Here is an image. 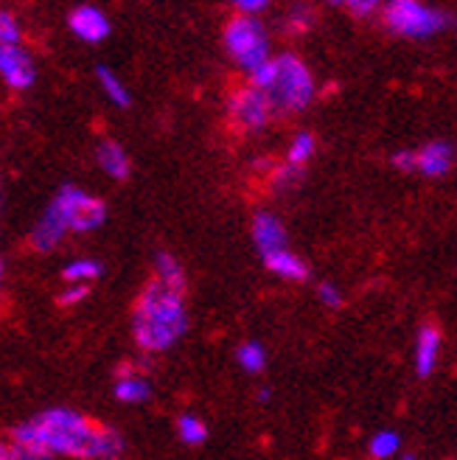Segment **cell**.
Segmentation results:
<instances>
[{"label":"cell","instance_id":"6da1fadb","mask_svg":"<svg viewBox=\"0 0 457 460\" xmlns=\"http://www.w3.org/2000/svg\"><path fill=\"white\" fill-rule=\"evenodd\" d=\"M12 444L40 449L51 457L76 460H116L124 457V438L119 429L90 421L71 407H51L22 421L12 432Z\"/></svg>","mask_w":457,"mask_h":460},{"label":"cell","instance_id":"7a4b0ae2","mask_svg":"<svg viewBox=\"0 0 457 460\" xmlns=\"http://www.w3.org/2000/svg\"><path fill=\"white\" fill-rule=\"evenodd\" d=\"M186 292L171 289L160 281H149L135 301L132 312V337L146 354L166 351L189 332V309Z\"/></svg>","mask_w":457,"mask_h":460},{"label":"cell","instance_id":"3957f363","mask_svg":"<svg viewBox=\"0 0 457 460\" xmlns=\"http://www.w3.org/2000/svg\"><path fill=\"white\" fill-rule=\"evenodd\" d=\"M272 82L264 90L272 112H301L312 104L314 99V76L309 65L294 57V54H281L272 57Z\"/></svg>","mask_w":457,"mask_h":460},{"label":"cell","instance_id":"277c9868","mask_svg":"<svg viewBox=\"0 0 457 460\" xmlns=\"http://www.w3.org/2000/svg\"><path fill=\"white\" fill-rule=\"evenodd\" d=\"M382 22L387 31H393L399 37L426 40L454 26V17L441 9H429L418 4V0H393V4H387L382 9Z\"/></svg>","mask_w":457,"mask_h":460},{"label":"cell","instance_id":"5b68a950","mask_svg":"<svg viewBox=\"0 0 457 460\" xmlns=\"http://www.w3.org/2000/svg\"><path fill=\"white\" fill-rule=\"evenodd\" d=\"M45 211H48L67 234H90V230L101 227L107 219V205L99 197L82 191L79 186H62Z\"/></svg>","mask_w":457,"mask_h":460},{"label":"cell","instance_id":"8992f818","mask_svg":"<svg viewBox=\"0 0 457 460\" xmlns=\"http://www.w3.org/2000/svg\"><path fill=\"white\" fill-rule=\"evenodd\" d=\"M224 49L233 57V62L239 67H244L247 74H253L256 67H261L264 62H269V40L264 26L256 17L247 14H236L227 20L224 26Z\"/></svg>","mask_w":457,"mask_h":460},{"label":"cell","instance_id":"52a82bcc","mask_svg":"<svg viewBox=\"0 0 457 460\" xmlns=\"http://www.w3.org/2000/svg\"><path fill=\"white\" fill-rule=\"evenodd\" d=\"M272 115L269 99L253 84H242L236 87L231 99H227V121L239 135H256L267 127Z\"/></svg>","mask_w":457,"mask_h":460},{"label":"cell","instance_id":"ba28073f","mask_svg":"<svg viewBox=\"0 0 457 460\" xmlns=\"http://www.w3.org/2000/svg\"><path fill=\"white\" fill-rule=\"evenodd\" d=\"M0 79L12 90H29L37 82L34 59L22 45H6V49H0Z\"/></svg>","mask_w":457,"mask_h":460},{"label":"cell","instance_id":"9c48e42d","mask_svg":"<svg viewBox=\"0 0 457 460\" xmlns=\"http://www.w3.org/2000/svg\"><path fill=\"white\" fill-rule=\"evenodd\" d=\"M67 29L82 42L96 45L110 37V17L99 6H76L67 14Z\"/></svg>","mask_w":457,"mask_h":460},{"label":"cell","instance_id":"30bf717a","mask_svg":"<svg viewBox=\"0 0 457 460\" xmlns=\"http://www.w3.org/2000/svg\"><path fill=\"white\" fill-rule=\"evenodd\" d=\"M253 242L261 250V256L286 250V234H284V225L278 222V217H272L269 211H259L253 217Z\"/></svg>","mask_w":457,"mask_h":460},{"label":"cell","instance_id":"8fae6325","mask_svg":"<svg viewBox=\"0 0 457 460\" xmlns=\"http://www.w3.org/2000/svg\"><path fill=\"white\" fill-rule=\"evenodd\" d=\"M416 157H418V169L416 172H421L426 177H444V174L452 172L454 149L446 141H429L421 149H416Z\"/></svg>","mask_w":457,"mask_h":460},{"label":"cell","instance_id":"7c38bea8","mask_svg":"<svg viewBox=\"0 0 457 460\" xmlns=\"http://www.w3.org/2000/svg\"><path fill=\"white\" fill-rule=\"evenodd\" d=\"M438 354H441V332L426 323L416 334V374L421 379H426L432 371H435Z\"/></svg>","mask_w":457,"mask_h":460},{"label":"cell","instance_id":"4fadbf2b","mask_svg":"<svg viewBox=\"0 0 457 460\" xmlns=\"http://www.w3.org/2000/svg\"><path fill=\"white\" fill-rule=\"evenodd\" d=\"M96 160H99L101 172L112 180H127L132 172L127 149L119 141H112V137H104V141L96 146Z\"/></svg>","mask_w":457,"mask_h":460},{"label":"cell","instance_id":"5bb4252c","mask_svg":"<svg viewBox=\"0 0 457 460\" xmlns=\"http://www.w3.org/2000/svg\"><path fill=\"white\" fill-rule=\"evenodd\" d=\"M264 267L269 272H276L278 279H286V281H306L309 279V267L301 261V256H294L289 247L264 256Z\"/></svg>","mask_w":457,"mask_h":460},{"label":"cell","instance_id":"9a60e30c","mask_svg":"<svg viewBox=\"0 0 457 460\" xmlns=\"http://www.w3.org/2000/svg\"><path fill=\"white\" fill-rule=\"evenodd\" d=\"M112 394H116L119 402L124 404H144L152 399V385L146 376L135 374V371H121L116 387H112Z\"/></svg>","mask_w":457,"mask_h":460},{"label":"cell","instance_id":"2e32d148","mask_svg":"<svg viewBox=\"0 0 457 460\" xmlns=\"http://www.w3.org/2000/svg\"><path fill=\"white\" fill-rule=\"evenodd\" d=\"M154 281L186 292V272H182L180 261L171 256V252H157L154 256Z\"/></svg>","mask_w":457,"mask_h":460},{"label":"cell","instance_id":"e0dca14e","mask_svg":"<svg viewBox=\"0 0 457 460\" xmlns=\"http://www.w3.org/2000/svg\"><path fill=\"white\" fill-rule=\"evenodd\" d=\"M101 261L96 259H74L62 267V281L65 284H93L99 275H101Z\"/></svg>","mask_w":457,"mask_h":460},{"label":"cell","instance_id":"ac0fdd59","mask_svg":"<svg viewBox=\"0 0 457 460\" xmlns=\"http://www.w3.org/2000/svg\"><path fill=\"white\" fill-rule=\"evenodd\" d=\"M96 76H99V84L104 90V96L116 104V107H129L132 104V96H129V90L127 84L116 76V71H110L107 65H99L96 67Z\"/></svg>","mask_w":457,"mask_h":460},{"label":"cell","instance_id":"d6986e66","mask_svg":"<svg viewBox=\"0 0 457 460\" xmlns=\"http://www.w3.org/2000/svg\"><path fill=\"white\" fill-rule=\"evenodd\" d=\"M177 435H180L182 444L199 447V444H205V438H208V427H205L202 419L191 416V412H182V416L177 419Z\"/></svg>","mask_w":457,"mask_h":460},{"label":"cell","instance_id":"ffe728a7","mask_svg":"<svg viewBox=\"0 0 457 460\" xmlns=\"http://www.w3.org/2000/svg\"><path fill=\"white\" fill-rule=\"evenodd\" d=\"M236 362L244 367L247 374H259L264 371V365H267V351H264V345L256 342V340H247L239 345V351H236Z\"/></svg>","mask_w":457,"mask_h":460},{"label":"cell","instance_id":"44dd1931","mask_svg":"<svg viewBox=\"0 0 457 460\" xmlns=\"http://www.w3.org/2000/svg\"><path fill=\"white\" fill-rule=\"evenodd\" d=\"M314 22H317V14H314L312 6H292V9L284 14V31L298 37V34L312 31Z\"/></svg>","mask_w":457,"mask_h":460},{"label":"cell","instance_id":"7402d4cb","mask_svg":"<svg viewBox=\"0 0 457 460\" xmlns=\"http://www.w3.org/2000/svg\"><path fill=\"white\" fill-rule=\"evenodd\" d=\"M399 447H401V438H399V432H393V429H382V432H376L374 438H371V455L376 457V460H387V457H396V452H399Z\"/></svg>","mask_w":457,"mask_h":460},{"label":"cell","instance_id":"603a6c76","mask_svg":"<svg viewBox=\"0 0 457 460\" xmlns=\"http://www.w3.org/2000/svg\"><path fill=\"white\" fill-rule=\"evenodd\" d=\"M314 155V135L312 132H301V135H294V141L286 152V164L292 166H306V160Z\"/></svg>","mask_w":457,"mask_h":460},{"label":"cell","instance_id":"cb8c5ba5","mask_svg":"<svg viewBox=\"0 0 457 460\" xmlns=\"http://www.w3.org/2000/svg\"><path fill=\"white\" fill-rule=\"evenodd\" d=\"M303 177V169L301 166H292V164H284V166H272V174H269V186L276 191H284V189H292L298 186Z\"/></svg>","mask_w":457,"mask_h":460},{"label":"cell","instance_id":"d4e9b609","mask_svg":"<svg viewBox=\"0 0 457 460\" xmlns=\"http://www.w3.org/2000/svg\"><path fill=\"white\" fill-rule=\"evenodd\" d=\"M6 45H20V22L14 14L0 9V49H6Z\"/></svg>","mask_w":457,"mask_h":460},{"label":"cell","instance_id":"484cf974","mask_svg":"<svg viewBox=\"0 0 457 460\" xmlns=\"http://www.w3.org/2000/svg\"><path fill=\"white\" fill-rule=\"evenodd\" d=\"M87 295H90L87 284H65V289L59 292V304L62 306H76V304L84 301Z\"/></svg>","mask_w":457,"mask_h":460},{"label":"cell","instance_id":"4316f807","mask_svg":"<svg viewBox=\"0 0 457 460\" xmlns=\"http://www.w3.org/2000/svg\"><path fill=\"white\" fill-rule=\"evenodd\" d=\"M317 297H320V301H323V306H329V309H339V306H342V292H339L334 284H329V281L317 284Z\"/></svg>","mask_w":457,"mask_h":460},{"label":"cell","instance_id":"83f0119b","mask_svg":"<svg viewBox=\"0 0 457 460\" xmlns=\"http://www.w3.org/2000/svg\"><path fill=\"white\" fill-rule=\"evenodd\" d=\"M391 164H393L399 172H416V169H418V157H416L413 149H399V152H393Z\"/></svg>","mask_w":457,"mask_h":460},{"label":"cell","instance_id":"f1b7e54d","mask_svg":"<svg viewBox=\"0 0 457 460\" xmlns=\"http://www.w3.org/2000/svg\"><path fill=\"white\" fill-rule=\"evenodd\" d=\"M9 447H12L9 460H54L51 455H45L40 449H31V447H22V444H9Z\"/></svg>","mask_w":457,"mask_h":460},{"label":"cell","instance_id":"f546056e","mask_svg":"<svg viewBox=\"0 0 457 460\" xmlns=\"http://www.w3.org/2000/svg\"><path fill=\"white\" fill-rule=\"evenodd\" d=\"M236 9H239V14L256 17L259 12L267 9V0H236Z\"/></svg>","mask_w":457,"mask_h":460},{"label":"cell","instance_id":"4dcf8cb0","mask_svg":"<svg viewBox=\"0 0 457 460\" xmlns=\"http://www.w3.org/2000/svg\"><path fill=\"white\" fill-rule=\"evenodd\" d=\"M346 9H348L351 14H356V17H371L374 9H376V4H374V0H368V4H362V0H348Z\"/></svg>","mask_w":457,"mask_h":460},{"label":"cell","instance_id":"1f68e13d","mask_svg":"<svg viewBox=\"0 0 457 460\" xmlns=\"http://www.w3.org/2000/svg\"><path fill=\"white\" fill-rule=\"evenodd\" d=\"M9 455H12V447L6 441H0V460H9Z\"/></svg>","mask_w":457,"mask_h":460},{"label":"cell","instance_id":"d6a6232c","mask_svg":"<svg viewBox=\"0 0 457 460\" xmlns=\"http://www.w3.org/2000/svg\"><path fill=\"white\" fill-rule=\"evenodd\" d=\"M259 402H261V404L269 402V387H261V390H259Z\"/></svg>","mask_w":457,"mask_h":460},{"label":"cell","instance_id":"836d02e7","mask_svg":"<svg viewBox=\"0 0 457 460\" xmlns=\"http://www.w3.org/2000/svg\"><path fill=\"white\" fill-rule=\"evenodd\" d=\"M0 208H4V180H0Z\"/></svg>","mask_w":457,"mask_h":460},{"label":"cell","instance_id":"e575fe53","mask_svg":"<svg viewBox=\"0 0 457 460\" xmlns=\"http://www.w3.org/2000/svg\"><path fill=\"white\" fill-rule=\"evenodd\" d=\"M0 287H4V259H0Z\"/></svg>","mask_w":457,"mask_h":460},{"label":"cell","instance_id":"d590c367","mask_svg":"<svg viewBox=\"0 0 457 460\" xmlns=\"http://www.w3.org/2000/svg\"><path fill=\"white\" fill-rule=\"evenodd\" d=\"M401 460H418V457H416V455H404Z\"/></svg>","mask_w":457,"mask_h":460}]
</instances>
